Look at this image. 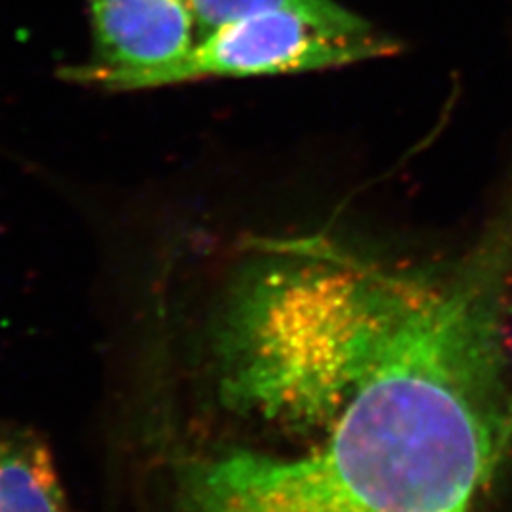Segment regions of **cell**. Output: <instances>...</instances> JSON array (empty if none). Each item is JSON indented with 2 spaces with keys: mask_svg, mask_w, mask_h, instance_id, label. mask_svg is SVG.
Returning <instances> with one entry per match:
<instances>
[{
  "mask_svg": "<svg viewBox=\"0 0 512 512\" xmlns=\"http://www.w3.org/2000/svg\"><path fill=\"white\" fill-rule=\"evenodd\" d=\"M501 249L431 272L351 380L251 349L203 355L164 512H471L511 397Z\"/></svg>",
  "mask_w": 512,
  "mask_h": 512,
  "instance_id": "obj_1",
  "label": "cell"
},
{
  "mask_svg": "<svg viewBox=\"0 0 512 512\" xmlns=\"http://www.w3.org/2000/svg\"><path fill=\"white\" fill-rule=\"evenodd\" d=\"M393 38L349 12L272 10L234 21L202 38L183 61L156 74L148 88L215 76L306 73L346 67L397 52Z\"/></svg>",
  "mask_w": 512,
  "mask_h": 512,
  "instance_id": "obj_2",
  "label": "cell"
},
{
  "mask_svg": "<svg viewBox=\"0 0 512 512\" xmlns=\"http://www.w3.org/2000/svg\"><path fill=\"white\" fill-rule=\"evenodd\" d=\"M93 57L61 76L105 90H143L198 44L186 0H90Z\"/></svg>",
  "mask_w": 512,
  "mask_h": 512,
  "instance_id": "obj_3",
  "label": "cell"
},
{
  "mask_svg": "<svg viewBox=\"0 0 512 512\" xmlns=\"http://www.w3.org/2000/svg\"><path fill=\"white\" fill-rule=\"evenodd\" d=\"M0 512H71L54 461L40 440L0 437Z\"/></svg>",
  "mask_w": 512,
  "mask_h": 512,
  "instance_id": "obj_4",
  "label": "cell"
},
{
  "mask_svg": "<svg viewBox=\"0 0 512 512\" xmlns=\"http://www.w3.org/2000/svg\"><path fill=\"white\" fill-rule=\"evenodd\" d=\"M198 25L200 40L234 21L272 10H304L315 14H336L344 10L334 0H186ZM198 40V42H200Z\"/></svg>",
  "mask_w": 512,
  "mask_h": 512,
  "instance_id": "obj_5",
  "label": "cell"
},
{
  "mask_svg": "<svg viewBox=\"0 0 512 512\" xmlns=\"http://www.w3.org/2000/svg\"><path fill=\"white\" fill-rule=\"evenodd\" d=\"M512 446V389L509 404H507V412H505V421H503V429H501V440H499V463L507 456V452Z\"/></svg>",
  "mask_w": 512,
  "mask_h": 512,
  "instance_id": "obj_6",
  "label": "cell"
}]
</instances>
